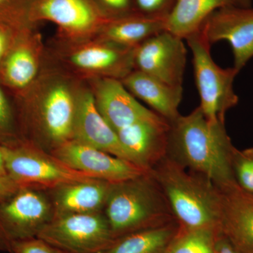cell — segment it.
I'll return each mask as SVG.
<instances>
[{"mask_svg":"<svg viewBox=\"0 0 253 253\" xmlns=\"http://www.w3.org/2000/svg\"><path fill=\"white\" fill-rule=\"evenodd\" d=\"M169 124L166 156L206 178L221 191L237 185L232 169L236 148L225 123L209 121L199 106Z\"/></svg>","mask_w":253,"mask_h":253,"instance_id":"obj_1","label":"cell"},{"mask_svg":"<svg viewBox=\"0 0 253 253\" xmlns=\"http://www.w3.org/2000/svg\"><path fill=\"white\" fill-rule=\"evenodd\" d=\"M183 229H220L222 193L211 181L166 156L151 172Z\"/></svg>","mask_w":253,"mask_h":253,"instance_id":"obj_2","label":"cell"},{"mask_svg":"<svg viewBox=\"0 0 253 253\" xmlns=\"http://www.w3.org/2000/svg\"><path fill=\"white\" fill-rule=\"evenodd\" d=\"M104 214L115 239L175 220L151 172L113 183Z\"/></svg>","mask_w":253,"mask_h":253,"instance_id":"obj_3","label":"cell"},{"mask_svg":"<svg viewBox=\"0 0 253 253\" xmlns=\"http://www.w3.org/2000/svg\"><path fill=\"white\" fill-rule=\"evenodd\" d=\"M0 147L8 176L19 187L51 190L70 183L98 179L68 167L28 141L20 140Z\"/></svg>","mask_w":253,"mask_h":253,"instance_id":"obj_4","label":"cell"},{"mask_svg":"<svg viewBox=\"0 0 253 253\" xmlns=\"http://www.w3.org/2000/svg\"><path fill=\"white\" fill-rule=\"evenodd\" d=\"M185 40L193 54L195 80L201 98L200 108L209 121L225 123L226 112L239 103L234 82L239 72L234 67H219L213 61L211 46L199 31Z\"/></svg>","mask_w":253,"mask_h":253,"instance_id":"obj_5","label":"cell"},{"mask_svg":"<svg viewBox=\"0 0 253 253\" xmlns=\"http://www.w3.org/2000/svg\"><path fill=\"white\" fill-rule=\"evenodd\" d=\"M76 91L67 80L57 78L46 83L38 98L27 91L20 94L26 114L39 123L53 149L73 139Z\"/></svg>","mask_w":253,"mask_h":253,"instance_id":"obj_6","label":"cell"},{"mask_svg":"<svg viewBox=\"0 0 253 253\" xmlns=\"http://www.w3.org/2000/svg\"><path fill=\"white\" fill-rule=\"evenodd\" d=\"M53 217L51 200L41 189L22 186L0 199V251L10 253L14 243L37 237Z\"/></svg>","mask_w":253,"mask_h":253,"instance_id":"obj_7","label":"cell"},{"mask_svg":"<svg viewBox=\"0 0 253 253\" xmlns=\"http://www.w3.org/2000/svg\"><path fill=\"white\" fill-rule=\"evenodd\" d=\"M37 237L69 253H102L116 241L103 212L54 217Z\"/></svg>","mask_w":253,"mask_h":253,"instance_id":"obj_8","label":"cell"},{"mask_svg":"<svg viewBox=\"0 0 253 253\" xmlns=\"http://www.w3.org/2000/svg\"><path fill=\"white\" fill-rule=\"evenodd\" d=\"M28 17L31 24L42 21L55 23L71 41L96 36L112 18L93 0H31Z\"/></svg>","mask_w":253,"mask_h":253,"instance_id":"obj_9","label":"cell"},{"mask_svg":"<svg viewBox=\"0 0 253 253\" xmlns=\"http://www.w3.org/2000/svg\"><path fill=\"white\" fill-rule=\"evenodd\" d=\"M63 59L71 69L89 78L122 81L134 71L135 48L126 47L96 38L74 41Z\"/></svg>","mask_w":253,"mask_h":253,"instance_id":"obj_10","label":"cell"},{"mask_svg":"<svg viewBox=\"0 0 253 253\" xmlns=\"http://www.w3.org/2000/svg\"><path fill=\"white\" fill-rule=\"evenodd\" d=\"M183 40L166 30L143 42L134 49V70L182 86L187 58Z\"/></svg>","mask_w":253,"mask_h":253,"instance_id":"obj_11","label":"cell"},{"mask_svg":"<svg viewBox=\"0 0 253 253\" xmlns=\"http://www.w3.org/2000/svg\"><path fill=\"white\" fill-rule=\"evenodd\" d=\"M199 33L210 45L227 41L234 55V68L241 71L253 57V8L226 7L214 11Z\"/></svg>","mask_w":253,"mask_h":253,"instance_id":"obj_12","label":"cell"},{"mask_svg":"<svg viewBox=\"0 0 253 253\" xmlns=\"http://www.w3.org/2000/svg\"><path fill=\"white\" fill-rule=\"evenodd\" d=\"M51 154L73 169L112 183L149 172L129 161L74 139L53 149Z\"/></svg>","mask_w":253,"mask_h":253,"instance_id":"obj_13","label":"cell"},{"mask_svg":"<svg viewBox=\"0 0 253 253\" xmlns=\"http://www.w3.org/2000/svg\"><path fill=\"white\" fill-rule=\"evenodd\" d=\"M169 128L167 120L158 114L123 127L116 134L131 162L151 172L167 155Z\"/></svg>","mask_w":253,"mask_h":253,"instance_id":"obj_14","label":"cell"},{"mask_svg":"<svg viewBox=\"0 0 253 253\" xmlns=\"http://www.w3.org/2000/svg\"><path fill=\"white\" fill-rule=\"evenodd\" d=\"M91 90L96 107L115 132L133 123L151 119L158 115L136 101L118 80L94 78Z\"/></svg>","mask_w":253,"mask_h":253,"instance_id":"obj_15","label":"cell"},{"mask_svg":"<svg viewBox=\"0 0 253 253\" xmlns=\"http://www.w3.org/2000/svg\"><path fill=\"white\" fill-rule=\"evenodd\" d=\"M73 139L132 163L96 107L92 91L85 87H78L76 91Z\"/></svg>","mask_w":253,"mask_h":253,"instance_id":"obj_16","label":"cell"},{"mask_svg":"<svg viewBox=\"0 0 253 253\" xmlns=\"http://www.w3.org/2000/svg\"><path fill=\"white\" fill-rule=\"evenodd\" d=\"M40 42L31 27L23 30L0 65V83L18 94L36 83L40 68Z\"/></svg>","mask_w":253,"mask_h":253,"instance_id":"obj_17","label":"cell"},{"mask_svg":"<svg viewBox=\"0 0 253 253\" xmlns=\"http://www.w3.org/2000/svg\"><path fill=\"white\" fill-rule=\"evenodd\" d=\"M221 193V234L239 253H253V194L238 185Z\"/></svg>","mask_w":253,"mask_h":253,"instance_id":"obj_18","label":"cell"},{"mask_svg":"<svg viewBox=\"0 0 253 253\" xmlns=\"http://www.w3.org/2000/svg\"><path fill=\"white\" fill-rule=\"evenodd\" d=\"M112 184L96 179L51 189L54 217L103 212Z\"/></svg>","mask_w":253,"mask_h":253,"instance_id":"obj_19","label":"cell"},{"mask_svg":"<svg viewBox=\"0 0 253 253\" xmlns=\"http://www.w3.org/2000/svg\"><path fill=\"white\" fill-rule=\"evenodd\" d=\"M121 81L134 97L142 100L168 122L180 116L178 108L182 99V86L169 85L136 70Z\"/></svg>","mask_w":253,"mask_h":253,"instance_id":"obj_20","label":"cell"},{"mask_svg":"<svg viewBox=\"0 0 253 253\" xmlns=\"http://www.w3.org/2000/svg\"><path fill=\"white\" fill-rule=\"evenodd\" d=\"M167 18L138 12L112 18L101 28L96 38L126 47L135 48L151 37L166 31Z\"/></svg>","mask_w":253,"mask_h":253,"instance_id":"obj_21","label":"cell"},{"mask_svg":"<svg viewBox=\"0 0 253 253\" xmlns=\"http://www.w3.org/2000/svg\"><path fill=\"white\" fill-rule=\"evenodd\" d=\"M253 0H176L166 21V31L185 39L199 31L211 14L222 8L251 7Z\"/></svg>","mask_w":253,"mask_h":253,"instance_id":"obj_22","label":"cell"},{"mask_svg":"<svg viewBox=\"0 0 253 253\" xmlns=\"http://www.w3.org/2000/svg\"><path fill=\"white\" fill-rule=\"evenodd\" d=\"M179 229V224L174 220L136 231L116 239L102 253H166Z\"/></svg>","mask_w":253,"mask_h":253,"instance_id":"obj_23","label":"cell"},{"mask_svg":"<svg viewBox=\"0 0 253 253\" xmlns=\"http://www.w3.org/2000/svg\"><path fill=\"white\" fill-rule=\"evenodd\" d=\"M221 233L216 228L189 229L179 226L166 253H215L216 241Z\"/></svg>","mask_w":253,"mask_h":253,"instance_id":"obj_24","label":"cell"},{"mask_svg":"<svg viewBox=\"0 0 253 253\" xmlns=\"http://www.w3.org/2000/svg\"><path fill=\"white\" fill-rule=\"evenodd\" d=\"M234 179L241 189L253 194V148L236 149L232 158Z\"/></svg>","mask_w":253,"mask_h":253,"instance_id":"obj_25","label":"cell"},{"mask_svg":"<svg viewBox=\"0 0 253 253\" xmlns=\"http://www.w3.org/2000/svg\"><path fill=\"white\" fill-rule=\"evenodd\" d=\"M31 0H0V21L20 28L31 27L28 17Z\"/></svg>","mask_w":253,"mask_h":253,"instance_id":"obj_26","label":"cell"},{"mask_svg":"<svg viewBox=\"0 0 253 253\" xmlns=\"http://www.w3.org/2000/svg\"><path fill=\"white\" fill-rule=\"evenodd\" d=\"M20 140L16 133L14 111L0 86V146H10Z\"/></svg>","mask_w":253,"mask_h":253,"instance_id":"obj_27","label":"cell"},{"mask_svg":"<svg viewBox=\"0 0 253 253\" xmlns=\"http://www.w3.org/2000/svg\"><path fill=\"white\" fill-rule=\"evenodd\" d=\"M176 0H134L139 14L157 17H168Z\"/></svg>","mask_w":253,"mask_h":253,"instance_id":"obj_28","label":"cell"},{"mask_svg":"<svg viewBox=\"0 0 253 253\" xmlns=\"http://www.w3.org/2000/svg\"><path fill=\"white\" fill-rule=\"evenodd\" d=\"M10 253H69L54 247L38 237L22 240L13 244Z\"/></svg>","mask_w":253,"mask_h":253,"instance_id":"obj_29","label":"cell"},{"mask_svg":"<svg viewBox=\"0 0 253 253\" xmlns=\"http://www.w3.org/2000/svg\"><path fill=\"white\" fill-rule=\"evenodd\" d=\"M31 28V27H28ZM0 21V65L14 44L20 33L26 29Z\"/></svg>","mask_w":253,"mask_h":253,"instance_id":"obj_30","label":"cell"},{"mask_svg":"<svg viewBox=\"0 0 253 253\" xmlns=\"http://www.w3.org/2000/svg\"><path fill=\"white\" fill-rule=\"evenodd\" d=\"M110 17L118 18L136 12L132 10L131 0H99Z\"/></svg>","mask_w":253,"mask_h":253,"instance_id":"obj_31","label":"cell"},{"mask_svg":"<svg viewBox=\"0 0 253 253\" xmlns=\"http://www.w3.org/2000/svg\"><path fill=\"white\" fill-rule=\"evenodd\" d=\"M18 188L19 186L15 184L9 176L0 177V199L14 194Z\"/></svg>","mask_w":253,"mask_h":253,"instance_id":"obj_32","label":"cell"},{"mask_svg":"<svg viewBox=\"0 0 253 253\" xmlns=\"http://www.w3.org/2000/svg\"><path fill=\"white\" fill-rule=\"evenodd\" d=\"M215 253H239L222 234L218 236L215 245Z\"/></svg>","mask_w":253,"mask_h":253,"instance_id":"obj_33","label":"cell"},{"mask_svg":"<svg viewBox=\"0 0 253 253\" xmlns=\"http://www.w3.org/2000/svg\"><path fill=\"white\" fill-rule=\"evenodd\" d=\"M6 176H8L7 172L5 168L4 158H3L2 153L0 147V177H6Z\"/></svg>","mask_w":253,"mask_h":253,"instance_id":"obj_34","label":"cell"}]
</instances>
